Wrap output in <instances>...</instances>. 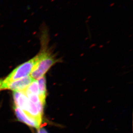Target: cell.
Segmentation results:
<instances>
[{
  "mask_svg": "<svg viewBox=\"0 0 133 133\" xmlns=\"http://www.w3.org/2000/svg\"><path fill=\"white\" fill-rule=\"evenodd\" d=\"M38 55V61L30 74V77L36 80L44 76L50 68L59 62L58 59L46 49H43Z\"/></svg>",
  "mask_w": 133,
  "mask_h": 133,
  "instance_id": "1",
  "label": "cell"
},
{
  "mask_svg": "<svg viewBox=\"0 0 133 133\" xmlns=\"http://www.w3.org/2000/svg\"><path fill=\"white\" fill-rule=\"evenodd\" d=\"M38 59V54L29 61L19 65L1 82V84H6L29 76Z\"/></svg>",
  "mask_w": 133,
  "mask_h": 133,
  "instance_id": "2",
  "label": "cell"
},
{
  "mask_svg": "<svg viewBox=\"0 0 133 133\" xmlns=\"http://www.w3.org/2000/svg\"><path fill=\"white\" fill-rule=\"evenodd\" d=\"M34 80L30 76H28L6 84H1L0 90L10 89L14 91H23Z\"/></svg>",
  "mask_w": 133,
  "mask_h": 133,
  "instance_id": "3",
  "label": "cell"
},
{
  "mask_svg": "<svg viewBox=\"0 0 133 133\" xmlns=\"http://www.w3.org/2000/svg\"><path fill=\"white\" fill-rule=\"evenodd\" d=\"M15 113L19 121L25 123L30 127L38 129L40 128L41 122L35 118L29 116L21 109L15 106L14 107Z\"/></svg>",
  "mask_w": 133,
  "mask_h": 133,
  "instance_id": "4",
  "label": "cell"
},
{
  "mask_svg": "<svg viewBox=\"0 0 133 133\" xmlns=\"http://www.w3.org/2000/svg\"><path fill=\"white\" fill-rule=\"evenodd\" d=\"M15 106L25 111L28 106L29 99L21 91H14L13 94Z\"/></svg>",
  "mask_w": 133,
  "mask_h": 133,
  "instance_id": "5",
  "label": "cell"
},
{
  "mask_svg": "<svg viewBox=\"0 0 133 133\" xmlns=\"http://www.w3.org/2000/svg\"><path fill=\"white\" fill-rule=\"evenodd\" d=\"M37 81L39 87L38 96L39 99L44 104L46 95V81L45 76L42 77Z\"/></svg>",
  "mask_w": 133,
  "mask_h": 133,
  "instance_id": "6",
  "label": "cell"
},
{
  "mask_svg": "<svg viewBox=\"0 0 133 133\" xmlns=\"http://www.w3.org/2000/svg\"><path fill=\"white\" fill-rule=\"evenodd\" d=\"M21 92H23L26 96L30 94L38 95L39 87L38 81L34 80L24 91Z\"/></svg>",
  "mask_w": 133,
  "mask_h": 133,
  "instance_id": "7",
  "label": "cell"
},
{
  "mask_svg": "<svg viewBox=\"0 0 133 133\" xmlns=\"http://www.w3.org/2000/svg\"><path fill=\"white\" fill-rule=\"evenodd\" d=\"M38 133H48V132L44 128H39L38 129Z\"/></svg>",
  "mask_w": 133,
  "mask_h": 133,
  "instance_id": "8",
  "label": "cell"
},
{
  "mask_svg": "<svg viewBox=\"0 0 133 133\" xmlns=\"http://www.w3.org/2000/svg\"><path fill=\"white\" fill-rule=\"evenodd\" d=\"M1 82H2L0 81V86H1Z\"/></svg>",
  "mask_w": 133,
  "mask_h": 133,
  "instance_id": "9",
  "label": "cell"
}]
</instances>
